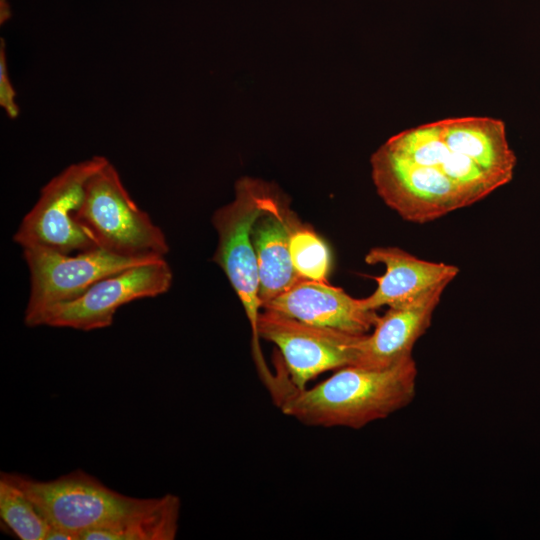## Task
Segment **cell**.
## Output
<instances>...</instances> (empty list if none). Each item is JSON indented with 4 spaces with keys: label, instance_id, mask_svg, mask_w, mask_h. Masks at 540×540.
I'll return each mask as SVG.
<instances>
[{
    "label": "cell",
    "instance_id": "obj_11",
    "mask_svg": "<svg viewBox=\"0 0 540 540\" xmlns=\"http://www.w3.org/2000/svg\"><path fill=\"white\" fill-rule=\"evenodd\" d=\"M263 309L353 335L368 334L379 316L342 288L305 279L263 305Z\"/></svg>",
    "mask_w": 540,
    "mask_h": 540
},
{
    "label": "cell",
    "instance_id": "obj_4",
    "mask_svg": "<svg viewBox=\"0 0 540 540\" xmlns=\"http://www.w3.org/2000/svg\"><path fill=\"white\" fill-rule=\"evenodd\" d=\"M1 478L18 487L51 526L76 540L85 531L114 523L151 500L121 494L82 470L49 481L7 472H2Z\"/></svg>",
    "mask_w": 540,
    "mask_h": 540
},
{
    "label": "cell",
    "instance_id": "obj_6",
    "mask_svg": "<svg viewBox=\"0 0 540 540\" xmlns=\"http://www.w3.org/2000/svg\"><path fill=\"white\" fill-rule=\"evenodd\" d=\"M108 162L103 156H93L54 176L42 187L13 241L22 248L42 246L66 254L99 247L77 216L88 181Z\"/></svg>",
    "mask_w": 540,
    "mask_h": 540
},
{
    "label": "cell",
    "instance_id": "obj_14",
    "mask_svg": "<svg viewBox=\"0 0 540 540\" xmlns=\"http://www.w3.org/2000/svg\"><path fill=\"white\" fill-rule=\"evenodd\" d=\"M365 262L385 266L384 274L374 277V292L361 299L362 305L373 311L412 303L438 286H448L459 272L454 265L423 260L392 246L371 248Z\"/></svg>",
    "mask_w": 540,
    "mask_h": 540
},
{
    "label": "cell",
    "instance_id": "obj_16",
    "mask_svg": "<svg viewBox=\"0 0 540 540\" xmlns=\"http://www.w3.org/2000/svg\"><path fill=\"white\" fill-rule=\"evenodd\" d=\"M2 522L21 540H45L50 522L38 507L14 484L0 478Z\"/></svg>",
    "mask_w": 540,
    "mask_h": 540
},
{
    "label": "cell",
    "instance_id": "obj_12",
    "mask_svg": "<svg viewBox=\"0 0 540 540\" xmlns=\"http://www.w3.org/2000/svg\"><path fill=\"white\" fill-rule=\"evenodd\" d=\"M447 285L429 291L412 303L388 307L378 319L371 334L363 335L356 345L355 366L387 369L412 357L418 339L432 322Z\"/></svg>",
    "mask_w": 540,
    "mask_h": 540
},
{
    "label": "cell",
    "instance_id": "obj_10",
    "mask_svg": "<svg viewBox=\"0 0 540 540\" xmlns=\"http://www.w3.org/2000/svg\"><path fill=\"white\" fill-rule=\"evenodd\" d=\"M371 168L379 196L407 221L426 223L472 205L460 190L384 144L373 153Z\"/></svg>",
    "mask_w": 540,
    "mask_h": 540
},
{
    "label": "cell",
    "instance_id": "obj_3",
    "mask_svg": "<svg viewBox=\"0 0 540 540\" xmlns=\"http://www.w3.org/2000/svg\"><path fill=\"white\" fill-rule=\"evenodd\" d=\"M274 184L243 177L236 182L235 197L212 215L218 242L213 261L223 270L238 296L251 328L252 355L263 384L271 387L275 374L262 353L258 321L262 312L259 273L252 241V227Z\"/></svg>",
    "mask_w": 540,
    "mask_h": 540
},
{
    "label": "cell",
    "instance_id": "obj_7",
    "mask_svg": "<svg viewBox=\"0 0 540 540\" xmlns=\"http://www.w3.org/2000/svg\"><path fill=\"white\" fill-rule=\"evenodd\" d=\"M23 256L30 272V294L24 312L28 327H36L49 307L79 296L106 276L159 259L121 256L101 247L66 254L31 246L23 248Z\"/></svg>",
    "mask_w": 540,
    "mask_h": 540
},
{
    "label": "cell",
    "instance_id": "obj_19",
    "mask_svg": "<svg viewBox=\"0 0 540 540\" xmlns=\"http://www.w3.org/2000/svg\"><path fill=\"white\" fill-rule=\"evenodd\" d=\"M45 540H76V539L72 534L62 529L51 526Z\"/></svg>",
    "mask_w": 540,
    "mask_h": 540
},
{
    "label": "cell",
    "instance_id": "obj_9",
    "mask_svg": "<svg viewBox=\"0 0 540 540\" xmlns=\"http://www.w3.org/2000/svg\"><path fill=\"white\" fill-rule=\"evenodd\" d=\"M258 335L278 348L295 390L306 388L324 372L353 365L357 342L363 336L306 324L265 309L259 317Z\"/></svg>",
    "mask_w": 540,
    "mask_h": 540
},
{
    "label": "cell",
    "instance_id": "obj_15",
    "mask_svg": "<svg viewBox=\"0 0 540 540\" xmlns=\"http://www.w3.org/2000/svg\"><path fill=\"white\" fill-rule=\"evenodd\" d=\"M181 500L165 494L120 520L81 534L80 540H173L179 528Z\"/></svg>",
    "mask_w": 540,
    "mask_h": 540
},
{
    "label": "cell",
    "instance_id": "obj_17",
    "mask_svg": "<svg viewBox=\"0 0 540 540\" xmlns=\"http://www.w3.org/2000/svg\"><path fill=\"white\" fill-rule=\"evenodd\" d=\"M292 264L305 280L327 282L332 268V253L326 241L308 224L300 222L289 242Z\"/></svg>",
    "mask_w": 540,
    "mask_h": 540
},
{
    "label": "cell",
    "instance_id": "obj_2",
    "mask_svg": "<svg viewBox=\"0 0 540 540\" xmlns=\"http://www.w3.org/2000/svg\"><path fill=\"white\" fill-rule=\"evenodd\" d=\"M417 374L413 357L387 369L349 365L315 386L293 390L278 407L307 426L360 429L408 406Z\"/></svg>",
    "mask_w": 540,
    "mask_h": 540
},
{
    "label": "cell",
    "instance_id": "obj_8",
    "mask_svg": "<svg viewBox=\"0 0 540 540\" xmlns=\"http://www.w3.org/2000/svg\"><path fill=\"white\" fill-rule=\"evenodd\" d=\"M173 281L165 258L155 259L97 281L79 296L57 303L43 312L37 326L81 331L112 325L117 310L134 300L166 293Z\"/></svg>",
    "mask_w": 540,
    "mask_h": 540
},
{
    "label": "cell",
    "instance_id": "obj_5",
    "mask_svg": "<svg viewBox=\"0 0 540 540\" xmlns=\"http://www.w3.org/2000/svg\"><path fill=\"white\" fill-rule=\"evenodd\" d=\"M77 219L99 247L112 253L161 258L169 251L165 234L130 197L110 162L88 181Z\"/></svg>",
    "mask_w": 540,
    "mask_h": 540
},
{
    "label": "cell",
    "instance_id": "obj_1",
    "mask_svg": "<svg viewBox=\"0 0 540 540\" xmlns=\"http://www.w3.org/2000/svg\"><path fill=\"white\" fill-rule=\"evenodd\" d=\"M384 145L456 185L473 204L508 184L517 162L504 121L488 116L425 123L399 132Z\"/></svg>",
    "mask_w": 540,
    "mask_h": 540
},
{
    "label": "cell",
    "instance_id": "obj_13",
    "mask_svg": "<svg viewBox=\"0 0 540 540\" xmlns=\"http://www.w3.org/2000/svg\"><path fill=\"white\" fill-rule=\"evenodd\" d=\"M300 222L286 196L273 185L252 227L262 307L302 279L294 269L289 249L291 232Z\"/></svg>",
    "mask_w": 540,
    "mask_h": 540
},
{
    "label": "cell",
    "instance_id": "obj_18",
    "mask_svg": "<svg viewBox=\"0 0 540 540\" xmlns=\"http://www.w3.org/2000/svg\"><path fill=\"white\" fill-rule=\"evenodd\" d=\"M0 106L7 116L15 119L19 116L20 109L16 102V91L10 80L6 57V44L0 39Z\"/></svg>",
    "mask_w": 540,
    "mask_h": 540
}]
</instances>
